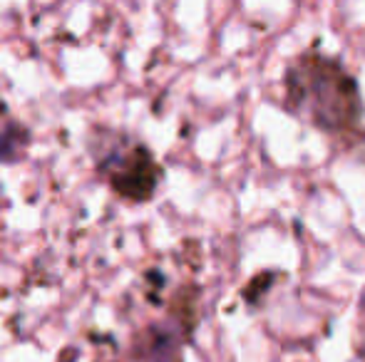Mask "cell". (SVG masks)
<instances>
[{
    "label": "cell",
    "instance_id": "cell-3",
    "mask_svg": "<svg viewBox=\"0 0 365 362\" xmlns=\"http://www.w3.org/2000/svg\"><path fill=\"white\" fill-rule=\"evenodd\" d=\"M194 308L174 315V323L149 325L137 338V358L145 362H182V348L194 330Z\"/></svg>",
    "mask_w": 365,
    "mask_h": 362
},
{
    "label": "cell",
    "instance_id": "cell-4",
    "mask_svg": "<svg viewBox=\"0 0 365 362\" xmlns=\"http://www.w3.org/2000/svg\"><path fill=\"white\" fill-rule=\"evenodd\" d=\"M28 129L18 122L0 124V161H18L28 147Z\"/></svg>",
    "mask_w": 365,
    "mask_h": 362
},
{
    "label": "cell",
    "instance_id": "cell-7",
    "mask_svg": "<svg viewBox=\"0 0 365 362\" xmlns=\"http://www.w3.org/2000/svg\"><path fill=\"white\" fill-rule=\"evenodd\" d=\"M363 303H365V298H363Z\"/></svg>",
    "mask_w": 365,
    "mask_h": 362
},
{
    "label": "cell",
    "instance_id": "cell-1",
    "mask_svg": "<svg viewBox=\"0 0 365 362\" xmlns=\"http://www.w3.org/2000/svg\"><path fill=\"white\" fill-rule=\"evenodd\" d=\"M281 107L303 124L333 137H353L365 119L358 78L338 55L303 50L281 75Z\"/></svg>",
    "mask_w": 365,
    "mask_h": 362
},
{
    "label": "cell",
    "instance_id": "cell-6",
    "mask_svg": "<svg viewBox=\"0 0 365 362\" xmlns=\"http://www.w3.org/2000/svg\"><path fill=\"white\" fill-rule=\"evenodd\" d=\"M0 115H5V105H3V102H0Z\"/></svg>",
    "mask_w": 365,
    "mask_h": 362
},
{
    "label": "cell",
    "instance_id": "cell-5",
    "mask_svg": "<svg viewBox=\"0 0 365 362\" xmlns=\"http://www.w3.org/2000/svg\"><path fill=\"white\" fill-rule=\"evenodd\" d=\"M271 283H274V275H271V273L254 275V278H251L249 283H246V288H244V300L249 305H259L261 298L266 295V290L271 288Z\"/></svg>",
    "mask_w": 365,
    "mask_h": 362
},
{
    "label": "cell",
    "instance_id": "cell-2",
    "mask_svg": "<svg viewBox=\"0 0 365 362\" xmlns=\"http://www.w3.org/2000/svg\"><path fill=\"white\" fill-rule=\"evenodd\" d=\"M107 139H100V151H95V166L100 176L127 201H149L157 193L164 176L162 164L147 144L132 139L125 132H102Z\"/></svg>",
    "mask_w": 365,
    "mask_h": 362
}]
</instances>
